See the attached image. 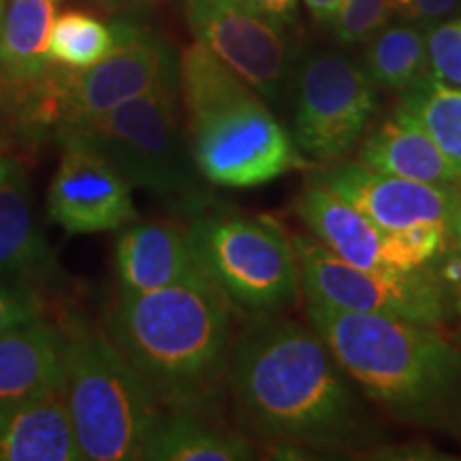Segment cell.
<instances>
[{
  "label": "cell",
  "instance_id": "1",
  "mask_svg": "<svg viewBox=\"0 0 461 461\" xmlns=\"http://www.w3.org/2000/svg\"><path fill=\"white\" fill-rule=\"evenodd\" d=\"M227 384L258 438L322 453H366L384 431L314 327L257 314L233 342Z\"/></svg>",
  "mask_w": 461,
  "mask_h": 461
},
{
  "label": "cell",
  "instance_id": "2",
  "mask_svg": "<svg viewBox=\"0 0 461 461\" xmlns=\"http://www.w3.org/2000/svg\"><path fill=\"white\" fill-rule=\"evenodd\" d=\"M230 308L201 274L158 291L122 293L107 338L165 411L203 414L229 376Z\"/></svg>",
  "mask_w": 461,
  "mask_h": 461
},
{
  "label": "cell",
  "instance_id": "3",
  "mask_svg": "<svg viewBox=\"0 0 461 461\" xmlns=\"http://www.w3.org/2000/svg\"><path fill=\"white\" fill-rule=\"evenodd\" d=\"M308 319L346 376L391 419L461 442V348L438 327L316 303Z\"/></svg>",
  "mask_w": 461,
  "mask_h": 461
},
{
  "label": "cell",
  "instance_id": "4",
  "mask_svg": "<svg viewBox=\"0 0 461 461\" xmlns=\"http://www.w3.org/2000/svg\"><path fill=\"white\" fill-rule=\"evenodd\" d=\"M180 95L194 167L227 188H252L310 167L267 101L201 43L180 60Z\"/></svg>",
  "mask_w": 461,
  "mask_h": 461
},
{
  "label": "cell",
  "instance_id": "5",
  "mask_svg": "<svg viewBox=\"0 0 461 461\" xmlns=\"http://www.w3.org/2000/svg\"><path fill=\"white\" fill-rule=\"evenodd\" d=\"M62 400L86 461L143 459L165 408L101 333L67 336Z\"/></svg>",
  "mask_w": 461,
  "mask_h": 461
},
{
  "label": "cell",
  "instance_id": "6",
  "mask_svg": "<svg viewBox=\"0 0 461 461\" xmlns=\"http://www.w3.org/2000/svg\"><path fill=\"white\" fill-rule=\"evenodd\" d=\"M118 45L96 65L86 68L51 67L22 113L17 129L32 135H58L71 126L99 118L132 96L180 79V65L165 39L132 22L118 20Z\"/></svg>",
  "mask_w": 461,
  "mask_h": 461
},
{
  "label": "cell",
  "instance_id": "7",
  "mask_svg": "<svg viewBox=\"0 0 461 461\" xmlns=\"http://www.w3.org/2000/svg\"><path fill=\"white\" fill-rule=\"evenodd\" d=\"M186 233L201 269L233 308L278 314L297 302L295 248L272 218L214 212L194 218Z\"/></svg>",
  "mask_w": 461,
  "mask_h": 461
},
{
  "label": "cell",
  "instance_id": "8",
  "mask_svg": "<svg viewBox=\"0 0 461 461\" xmlns=\"http://www.w3.org/2000/svg\"><path fill=\"white\" fill-rule=\"evenodd\" d=\"M180 79L120 103L54 135L73 137L103 154L131 186L171 197L194 184V160L180 122Z\"/></svg>",
  "mask_w": 461,
  "mask_h": 461
},
{
  "label": "cell",
  "instance_id": "9",
  "mask_svg": "<svg viewBox=\"0 0 461 461\" xmlns=\"http://www.w3.org/2000/svg\"><path fill=\"white\" fill-rule=\"evenodd\" d=\"M293 248L308 303L429 327L445 325L453 316L451 295L434 265L412 272L355 267L327 250L312 235H295Z\"/></svg>",
  "mask_w": 461,
  "mask_h": 461
},
{
  "label": "cell",
  "instance_id": "10",
  "mask_svg": "<svg viewBox=\"0 0 461 461\" xmlns=\"http://www.w3.org/2000/svg\"><path fill=\"white\" fill-rule=\"evenodd\" d=\"M291 137L308 160L338 163L357 146L378 109L376 84L348 56L319 50L293 75Z\"/></svg>",
  "mask_w": 461,
  "mask_h": 461
},
{
  "label": "cell",
  "instance_id": "11",
  "mask_svg": "<svg viewBox=\"0 0 461 461\" xmlns=\"http://www.w3.org/2000/svg\"><path fill=\"white\" fill-rule=\"evenodd\" d=\"M184 15L197 43L233 68L276 105L291 75V48L285 28L248 0H186Z\"/></svg>",
  "mask_w": 461,
  "mask_h": 461
},
{
  "label": "cell",
  "instance_id": "12",
  "mask_svg": "<svg viewBox=\"0 0 461 461\" xmlns=\"http://www.w3.org/2000/svg\"><path fill=\"white\" fill-rule=\"evenodd\" d=\"M60 165L48 190V214L71 235L118 230L137 218L132 186L88 143L60 137Z\"/></svg>",
  "mask_w": 461,
  "mask_h": 461
},
{
  "label": "cell",
  "instance_id": "13",
  "mask_svg": "<svg viewBox=\"0 0 461 461\" xmlns=\"http://www.w3.org/2000/svg\"><path fill=\"white\" fill-rule=\"evenodd\" d=\"M319 180L383 230L420 224L451 230L461 194V188L403 180L363 163H339L322 171Z\"/></svg>",
  "mask_w": 461,
  "mask_h": 461
},
{
  "label": "cell",
  "instance_id": "14",
  "mask_svg": "<svg viewBox=\"0 0 461 461\" xmlns=\"http://www.w3.org/2000/svg\"><path fill=\"white\" fill-rule=\"evenodd\" d=\"M56 0H9L0 20V105L15 122L54 67L50 32Z\"/></svg>",
  "mask_w": 461,
  "mask_h": 461
},
{
  "label": "cell",
  "instance_id": "15",
  "mask_svg": "<svg viewBox=\"0 0 461 461\" xmlns=\"http://www.w3.org/2000/svg\"><path fill=\"white\" fill-rule=\"evenodd\" d=\"M56 274L24 167L14 154H5L0 157V280L48 285Z\"/></svg>",
  "mask_w": 461,
  "mask_h": 461
},
{
  "label": "cell",
  "instance_id": "16",
  "mask_svg": "<svg viewBox=\"0 0 461 461\" xmlns=\"http://www.w3.org/2000/svg\"><path fill=\"white\" fill-rule=\"evenodd\" d=\"M205 274L186 229L171 222L126 224L115 244V276L124 295L158 291Z\"/></svg>",
  "mask_w": 461,
  "mask_h": 461
},
{
  "label": "cell",
  "instance_id": "17",
  "mask_svg": "<svg viewBox=\"0 0 461 461\" xmlns=\"http://www.w3.org/2000/svg\"><path fill=\"white\" fill-rule=\"evenodd\" d=\"M62 391L0 402V461H79Z\"/></svg>",
  "mask_w": 461,
  "mask_h": 461
},
{
  "label": "cell",
  "instance_id": "18",
  "mask_svg": "<svg viewBox=\"0 0 461 461\" xmlns=\"http://www.w3.org/2000/svg\"><path fill=\"white\" fill-rule=\"evenodd\" d=\"M297 214L310 235L342 261L363 269L393 272L387 265V230L338 197L319 177L305 184L297 199Z\"/></svg>",
  "mask_w": 461,
  "mask_h": 461
},
{
  "label": "cell",
  "instance_id": "19",
  "mask_svg": "<svg viewBox=\"0 0 461 461\" xmlns=\"http://www.w3.org/2000/svg\"><path fill=\"white\" fill-rule=\"evenodd\" d=\"M361 163L403 180L461 188L457 167L448 160L434 137L400 107L393 118L384 120L363 141Z\"/></svg>",
  "mask_w": 461,
  "mask_h": 461
},
{
  "label": "cell",
  "instance_id": "20",
  "mask_svg": "<svg viewBox=\"0 0 461 461\" xmlns=\"http://www.w3.org/2000/svg\"><path fill=\"white\" fill-rule=\"evenodd\" d=\"M65 346V333L41 316L3 333L0 402L60 387Z\"/></svg>",
  "mask_w": 461,
  "mask_h": 461
},
{
  "label": "cell",
  "instance_id": "21",
  "mask_svg": "<svg viewBox=\"0 0 461 461\" xmlns=\"http://www.w3.org/2000/svg\"><path fill=\"white\" fill-rule=\"evenodd\" d=\"M143 459L244 461L252 459V447L246 438L207 423L199 412L167 411L148 438Z\"/></svg>",
  "mask_w": 461,
  "mask_h": 461
},
{
  "label": "cell",
  "instance_id": "22",
  "mask_svg": "<svg viewBox=\"0 0 461 461\" xmlns=\"http://www.w3.org/2000/svg\"><path fill=\"white\" fill-rule=\"evenodd\" d=\"M366 71L372 82L393 92H406L429 75L428 34L414 22L387 24L367 41Z\"/></svg>",
  "mask_w": 461,
  "mask_h": 461
},
{
  "label": "cell",
  "instance_id": "23",
  "mask_svg": "<svg viewBox=\"0 0 461 461\" xmlns=\"http://www.w3.org/2000/svg\"><path fill=\"white\" fill-rule=\"evenodd\" d=\"M402 112L411 113L461 173V88L428 77L402 92Z\"/></svg>",
  "mask_w": 461,
  "mask_h": 461
},
{
  "label": "cell",
  "instance_id": "24",
  "mask_svg": "<svg viewBox=\"0 0 461 461\" xmlns=\"http://www.w3.org/2000/svg\"><path fill=\"white\" fill-rule=\"evenodd\" d=\"M120 41L118 22L105 24L82 11L56 15L50 32V58L54 65L86 68L96 65Z\"/></svg>",
  "mask_w": 461,
  "mask_h": 461
},
{
  "label": "cell",
  "instance_id": "25",
  "mask_svg": "<svg viewBox=\"0 0 461 461\" xmlns=\"http://www.w3.org/2000/svg\"><path fill=\"white\" fill-rule=\"evenodd\" d=\"M393 0H344L336 24L338 41L346 45L367 43L389 24Z\"/></svg>",
  "mask_w": 461,
  "mask_h": 461
},
{
  "label": "cell",
  "instance_id": "26",
  "mask_svg": "<svg viewBox=\"0 0 461 461\" xmlns=\"http://www.w3.org/2000/svg\"><path fill=\"white\" fill-rule=\"evenodd\" d=\"M429 75L438 82L461 88V17L425 28Z\"/></svg>",
  "mask_w": 461,
  "mask_h": 461
},
{
  "label": "cell",
  "instance_id": "27",
  "mask_svg": "<svg viewBox=\"0 0 461 461\" xmlns=\"http://www.w3.org/2000/svg\"><path fill=\"white\" fill-rule=\"evenodd\" d=\"M41 299L31 285L0 280V336L41 316Z\"/></svg>",
  "mask_w": 461,
  "mask_h": 461
},
{
  "label": "cell",
  "instance_id": "28",
  "mask_svg": "<svg viewBox=\"0 0 461 461\" xmlns=\"http://www.w3.org/2000/svg\"><path fill=\"white\" fill-rule=\"evenodd\" d=\"M461 5V0H403L400 14L406 20L420 26H431L451 15Z\"/></svg>",
  "mask_w": 461,
  "mask_h": 461
},
{
  "label": "cell",
  "instance_id": "29",
  "mask_svg": "<svg viewBox=\"0 0 461 461\" xmlns=\"http://www.w3.org/2000/svg\"><path fill=\"white\" fill-rule=\"evenodd\" d=\"M258 14L276 22V24L286 28L295 22L297 17V0H248Z\"/></svg>",
  "mask_w": 461,
  "mask_h": 461
},
{
  "label": "cell",
  "instance_id": "30",
  "mask_svg": "<svg viewBox=\"0 0 461 461\" xmlns=\"http://www.w3.org/2000/svg\"><path fill=\"white\" fill-rule=\"evenodd\" d=\"M305 7L310 9L316 20L325 26H333L338 20L339 9H342L344 0H303Z\"/></svg>",
  "mask_w": 461,
  "mask_h": 461
},
{
  "label": "cell",
  "instance_id": "31",
  "mask_svg": "<svg viewBox=\"0 0 461 461\" xmlns=\"http://www.w3.org/2000/svg\"><path fill=\"white\" fill-rule=\"evenodd\" d=\"M9 120H14L7 113V109L0 105V157L9 154L11 143H14V129L15 124H11Z\"/></svg>",
  "mask_w": 461,
  "mask_h": 461
},
{
  "label": "cell",
  "instance_id": "32",
  "mask_svg": "<svg viewBox=\"0 0 461 461\" xmlns=\"http://www.w3.org/2000/svg\"><path fill=\"white\" fill-rule=\"evenodd\" d=\"M451 240H455V241H461V194H459L457 207H455L453 222H451Z\"/></svg>",
  "mask_w": 461,
  "mask_h": 461
},
{
  "label": "cell",
  "instance_id": "33",
  "mask_svg": "<svg viewBox=\"0 0 461 461\" xmlns=\"http://www.w3.org/2000/svg\"><path fill=\"white\" fill-rule=\"evenodd\" d=\"M105 7H140L143 3H152V0H99Z\"/></svg>",
  "mask_w": 461,
  "mask_h": 461
},
{
  "label": "cell",
  "instance_id": "34",
  "mask_svg": "<svg viewBox=\"0 0 461 461\" xmlns=\"http://www.w3.org/2000/svg\"><path fill=\"white\" fill-rule=\"evenodd\" d=\"M3 14H5V0H0V20H3Z\"/></svg>",
  "mask_w": 461,
  "mask_h": 461
},
{
  "label": "cell",
  "instance_id": "35",
  "mask_svg": "<svg viewBox=\"0 0 461 461\" xmlns=\"http://www.w3.org/2000/svg\"><path fill=\"white\" fill-rule=\"evenodd\" d=\"M402 5H403V0H393V7H395V9H400Z\"/></svg>",
  "mask_w": 461,
  "mask_h": 461
},
{
  "label": "cell",
  "instance_id": "36",
  "mask_svg": "<svg viewBox=\"0 0 461 461\" xmlns=\"http://www.w3.org/2000/svg\"><path fill=\"white\" fill-rule=\"evenodd\" d=\"M56 3H58V0H56Z\"/></svg>",
  "mask_w": 461,
  "mask_h": 461
}]
</instances>
